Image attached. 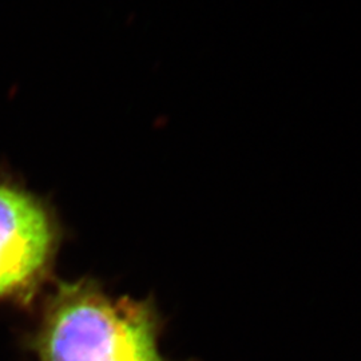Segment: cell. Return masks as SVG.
I'll return each instance as SVG.
<instances>
[{
  "label": "cell",
  "mask_w": 361,
  "mask_h": 361,
  "mask_svg": "<svg viewBox=\"0 0 361 361\" xmlns=\"http://www.w3.org/2000/svg\"><path fill=\"white\" fill-rule=\"evenodd\" d=\"M153 298L113 296L98 280L58 281L27 336L37 361H169Z\"/></svg>",
  "instance_id": "cell-1"
},
{
  "label": "cell",
  "mask_w": 361,
  "mask_h": 361,
  "mask_svg": "<svg viewBox=\"0 0 361 361\" xmlns=\"http://www.w3.org/2000/svg\"><path fill=\"white\" fill-rule=\"evenodd\" d=\"M63 228L47 200L0 177V305L30 304L52 280Z\"/></svg>",
  "instance_id": "cell-2"
}]
</instances>
